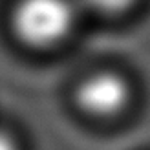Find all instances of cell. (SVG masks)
Here are the masks:
<instances>
[{
	"mask_svg": "<svg viewBox=\"0 0 150 150\" xmlns=\"http://www.w3.org/2000/svg\"><path fill=\"white\" fill-rule=\"evenodd\" d=\"M88 7H92L93 11L103 13V15H115L121 13L134 4V0H84Z\"/></svg>",
	"mask_w": 150,
	"mask_h": 150,
	"instance_id": "cell-3",
	"label": "cell"
},
{
	"mask_svg": "<svg viewBox=\"0 0 150 150\" xmlns=\"http://www.w3.org/2000/svg\"><path fill=\"white\" fill-rule=\"evenodd\" d=\"M11 24L24 44L50 48L70 35L75 24V6L71 0H18Z\"/></svg>",
	"mask_w": 150,
	"mask_h": 150,
	"instance_id": "cell-1",
	"label": "cell"
},
{
	"mask_svg": "<svg viewBox=\"0 0 150 150\" xmlns=\"http://www.w3.org/2000/svg\"><path fill=\"white\" fill-rule=\"evenodd\" d=\"M0 150H20L15 137L4 128H0Z\"/></svg>",
	"mask_w": 150,
	"mask_h": 150,
	"instance_id": "cell-4",
	"label": "cell"
},
{
	"mask_svg": "<svg viewBox=\"0 0 150 150\" xmlns=\"http://www.w3.org/2000/svg\"><path fill=\"white\" fill-rule=\"evenodd\" d=\"M130 88L117 73L101 71L86 77L77 86L75 101L82 112L93 117L117 115L128 104Z\"/></svg>",
	"mask_w": 150,
	"mask_h": 150,
	"instance_id": "cell-2",
	"label": "cell"
}]
</instances>
